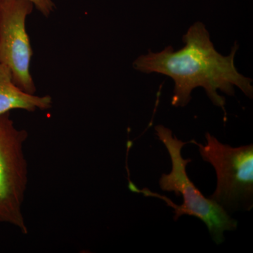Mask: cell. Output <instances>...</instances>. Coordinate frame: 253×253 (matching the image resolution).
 Returning <instances> with one entry per match:
<instances>
[{
  "label": "cell",
  "instance_id": "cell-1",
  "mask_svg": "<svg viewBox=\"0 0 253 253\" xmlns=\"http://www.w3.org/2000/svg\"><path fill=\"white\" fill-rule=\"evenodd\" d=\"M185 46L174 51L171 46L160 52L149 50L133 62L139 72L159 73L174 82L172 106L184 107L191 99L193 89L203 87L212 104L222 108L226 115L225 99L218 90L229 96L235 94L234 86L239 88L248 97L253 99L252 79L243 76L234 64L237 42L230 54L223 56L215 49L211 36L203 23L193 24L182 37Z\"/></svg>",
  "mask_w": 253,
  "mask_h": 253
},
{
  "label": "cell",
  "instance_id": "cell-2",
  "mask_svg": "<svg viewBox=\"0 0 253 253\" xmlns=\"http://www.w3.org/2000/svg\"><path fill=\"white\" fill-rule=\"evenodd\" d=\"M156 135L162 141L169 153L172 162V170L169 174H163L159 181L161 189L164 191H174L176 196H183L182 205H176L169 198L153 192L149 189H139L133 183L129 189L134 192L140 193L147 197H155L165 201L174 211V220L181 216L187 214L201 219L207 226L211 237L217 245L224 241V232L236 230L237 221L231 218L225 210L209 198H206L186 174V166L191 159H184L181 150L184 145L191 143L183 142L178 139L169 128L161 125L155 126Z\"/></svg>",
  "mask_w": 253,
  "mask_h": 253
},
{
  "label": "cell",
  "instance_id": "cell-3",
  "mask_svg": "<svg viewBox=\"0 0 253 253\" xmlns=\"http://www.w3.org/2000/svg\"><path fill=\"white\" fill-rule=\"evenodd\" d=\"M207 144L191 141L199 147L204 161L211 163L217 174V187L209 199L226 212L250 211L253 207V145L231 147L206 134Z\"/></svg>",
  "mask_w": 253,
  "mask_h": 253
},
{
  "label": "cell",
  "instance_id": "cell-4",
  "mask_svg": "<svg viewBox=\"0 0 253 253\" xmlns=\"http://www.w3.org/2000/svg\"><path fill=\"white\" fill-rule=\"evenodd\" d=\"M27 132L18 129L10 113L0 116V222L27 234L23 205L28 181L24 153Z\"/></svg>",
  "mask_w": 253,
  "mask_h": 253
},
{
  "label": "cell",
  "instance_id": "cell-5",
  "mask_svg": "<svg viewBox=\"0 0 253 253\" xmlns=\"http://www.w3.org/2000/svg\"><path fill=\"white\" fill-rule=\"evenodd\" d=\"M33 8L28 0L0 1V62L9 68L18 87L36 94L31 73L33 51L26 31V20Z\"/></svg>",
  "mask_w": 253,
  "mask_h": 253
},
{
  "label": "cell",
  "instance_id": "cell-6",
  "mask_svg": "<svg viewBox=\"0 0 253 253\" xmlns=\"http://www.w3.org/2000/svg\"><path fill=\"white\" fill-rule=\"evenodd\" d=\"M51 104V96L29 94L18 87L13 81L9 68L0 62V116L16 109L46 110Z\"/></svg>",
  "mask_w": 253,
  "mask_h": 253
},
{
  "label": "cell",
  "instance_id": "cell-7",
  "mask_svg": "<svg viewBox=\"0 0 253 253\" xmlns=\"http://www.w3.org/2000/svg\"><path fill=\"white\" fill-rule=\"evenodd\" d=\"M31 1L34 7L44 17H49L54 11L55 4L53 0H28Z\"/></svg>",
  "mask_w": 253,
  "mask_h": 253
},
{
  "label": "cell",
  "instance_id": "cell-8",
  "mask_svg": "<svg viewBox=\"0 0 253 253\" xmlns=\"http://www.w3.org/2000/svg\"><path fill=\"white\" fill-rule=\"evenodd\" d=\"M0 1H1V0H0Z\"/></svg>",
  "mask_w": 253,
  "mask_h": 253
}]
</instances>
